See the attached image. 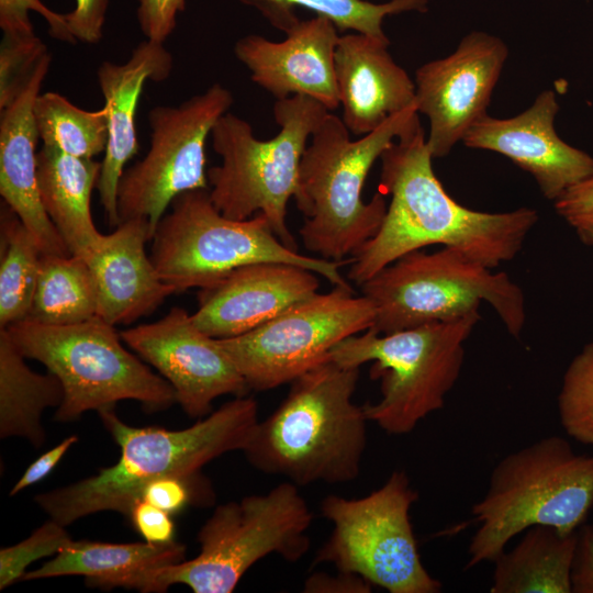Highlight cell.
<instances>
[{
	"label": "cell",
	"instance_id": "21",
	"mask_svg": "<svg viewBox=\"0 0 593 593\" xmlns=\"http://www.w3.org/2000/svg\"><path fill=\"white\" fill-rule=\"evenodd\" d=\"M172 70V56L164 43L145 40L123 64L104 60L97 77L108 111V143L97 183L100 203L110 226L120 224L118 186L126 163L138 152L136 111L147 80L167 79Z\"/></svg>",
	"mask_w": 593,
	"mask_h": 593
},
{
	"label": "cell",
	"instance_id": "4",
	"mask_svg": "<svg viewBox=\"0 0 593 593\" xmlns=\"http://www.w3.org/2000/svg\"><path fill=\"white\" fill-rule=\"evenodd\" d=\"M419 124L414 104L353 141L342 119L324 118L302 155L293 197L305 219L299 234L306 250L345 260L377 234L388 205L381 191L362 200L365 181L394 139Z\"/></svg>",
	"mask_w": 593,
	"mask_h": 593
},
{
	"label": "cell",
	"instance_id": "6",
	"mask_svg": "<svg viewBox=\"0 0 593 593\" xmlns=\"http://www.w3.org/2000/svg\"><path fill=\"white\" fill-rule=\"evenodd\" d=\"M312 521L298 485L289 481L265 494L221 504L198 532L200 552L194 558L143 571L132 590L166 592L174 584H183L194 593H231L269 555L291 563L301 560L310 549Z\"/></svg>",
	"mask_w": 593,
	"mask_h": 593
},
{
	"label": "cell",
	"instance_id": "30",
	"mask_svg": "<svg viewBox=\"0 0 593 593\" xmlns=\"http://www.w3.org/2000/svg\"><path fill=\"white\" fill-rule=\"evenodd\" d=\"M0 223V328H5L29 317L42 251L7 203L1 204Z\"/></svg>",
	"mask_w": 593,
	"mask_h": 593
},
{
	"label": "cell",
	"instance_id": "23",
	"mask_svg": "<svg viewBox=\"0 0 593 593\" xmlns=\"http://www.w3.org/2000/svg\"><path fill=\"white\" fill-rule=\"evenodd\" d=\"M150 239L148 221L131 219L103 235L86 260L97 286L98 316L113 326L149 315L176 293L146 255L145 244Z\"/></svg>",
	"mask_w": 593,
	"mask_h": 593
},
{
	"label": "cell",
	"instance_id": "38",
	"mask_svg": "<svg viewBox=\"0 0 593 593\" xmlns=\"http://www.w3.org/2000/svg\"><path fill=\"white\" fill-rule=\"evenodd\" d=\"M127 517L144 541L169 544L175 540L176 526L172 515L144 500H137L132 505Z\"/></svg>",
	"mask_w": 593,
	"mask_h": 593
},
{
	"label": "cell",
	"instance_id": "44",
	"mask_svg": "<svg viewBox=\"0 0 593 593\" xmlns=\"http://www.w3.org/2000/svg\"><path fill=\"white\" fill-rule=\"evenodd\" d=\"M580 239L586 245H593V222L575 228Z\"/></svg>",
	"mask_w": 593,
	"mask_h": 593
},
{
	"label": "cell",
	"instance_id": "27",
	"mask_svg": "<svg viewBox=\"0 0 593 593\" xmlns=\"http://www.w3.org/2000/svg\"><path fill=\"white\" fill-rule=\"evenodd\" d=\"M25 359L0 328V437H21L38 448L45 441L42 414L61 404L64 389L54 373H37Z\"/></svg>",
	"mask_w": 593,
	"mask_h": 593
},
{
	"label": "cell",
	"instance_id": "12",
	"mask_svg": "<svg viewBox=\"0 0 593 593\" xmlns=\"http://www.w3.org/2000/svg\"><path fill=\"white\" fill-rule=\"evenodd\" d=\"M418 493L404 471H393L377 490L359 499L327 495L320 505L333 530L313 566L361 577L390 593H437L441 583L424 567L410 519Z\"/></svg>",
	"mask_w": 593,
	"mask_h": 593
},
{
	"label": "cell",
	"instance_id": "42",
	"mask_svg": "<svg viewBox=\"0 0 593 593\" xmlns=\"http://www.w3.org/2000/svg\"><path fill=\"white\" fill-rule=\"evenodd\" d=\"M77 441V435L67 436L56 446L42 454L26 468L21 478L14 483L10 490V496L16 495L26 488L44 480Z\"/></svg>",
	"mask_w": 593,
	"mask_h": 593
},
{
	"label": "cell",
	"instance_id": "41",
	"mask_svg": "<svg viewBox=\"0 0 593 593\" xmlns=\"http://www.w3.org/2000/svg\"><path fill=\"white\" fill-rule=\"evenodd\" d=\"M571 584L572 593H593V525L578 529Z\"/></svg>",
	"mask_w": 593,
	"mask_h": 593
},
{
	"label": "cell",
	"instance_id": "15",
	"mask_svg": "<svg viewBox=\"0 0 593 593\" xmlns=\"http://www.w3.org/2000/svg\"><path fill=\"white\" fill-rule=\"evenodd\" d=\"M508 57L506 44L483 31L467 34L450 55L416 69L417 112L427 116L433 158L447 156L484 115Z\"/></svg>",
	"mask_w": 593,
	"mask_h": 593
},
{
	"label": "cell",
	"instance_id": "43",
	"mask_svg": "<svg viewBox=\"0 0 593 593\" xmlns=\"http://www.w3.org/2000/svg\"><path fill=\"white\" fill-rule=\"evenodd\" d=\"M305 593H369L371 584L357 574L337 571L336 575L312 573L304 582Z\"/></svg>",
	"mask_w": 593,
	"mask_h": 593
},
{
	"label": "cell",
	"instance_id": "13",
	"mask_svg": "<svg viewBox=\"0 0 593 593\" xmlns=\"http://www.w3.org/2000/svg\"><path fill=\"white\" fill-rule=\"evenodd\" d=\"M373 303L351 286H334L290 306L243 335L216 338L249 390L267 391L290 383L328 358L345 338L371 328Z\"/></svg>",
	"mask_w": 593,
	"mask_h": 593
},
{
	"label": "cell",
	"instance_id": "40",
	"mask_svg": "<svg viewBox=\"0 0 593 593\" xmlns=\"http://www.w3.org/2000/svg\"><path fill=\"white\" fill-rule=\"evenodd\" d=\"M553 205L574 228L593 222V175L564 191Z\"/></svg>",
	"mask_w": 593,
	"mask_h": 593
},
{
	"label": "cell",
	"instance_id": "19",
	"mask_svg": "<svg viewBox=\"0 0 593 593\" xmlns=\"http://www.w3.org/2000/svg\"><path fill=\"white\" fill-rule=\"evenodd\" d=\"M315 272L284 262H256L234 269L200 289L195 326L213 338L243 335L317 293Z\"/></svg>",
	"mask_w": 593,
	"mask_h": 593
},
{
	"label": "cell",
	"instance_id": "1",
	"mask_svg": "<svg viewBox=\"0 0 593 593\" xmlns=\"http://www.w3.org/2000/svg\"><path fill=\"white\" fill-rule=\"evenodd\" d=\"M432 159L421 124L383 152L379 191L391 201L377 234L351 257L348 280L360 287L403 255L434 244L452 247L489 268L518 254L538 221L537 211L470 210L445 191Z\"/></svg>",
	"mask_w": 593,
	"mask_h": 593
},
{
	"label": "cell",
	"instance_id": "22",
	"mask_svg": "<svg viewBox=\"0 0 593 593\" xmlns=\"http://www.w3.org/2000/svg\"><path fill=\"white\" fill-rule=\"evenodd\" d=\"M390 41L361 33L339 36L335 78L343 122L363 136L416 104L415 81L389 53Z\"/></svg>",
	"mask_w": 593,
	"mask_h": 593
},
{
	"label": "cell",
	"instance_id": "20",
	"mask_svg": "<svg viewBox=\"0 0 593 593\" xmlns=\"http://www.w3.org/2000/svg\"><path fill=\"white\" fill-rule=\"evenodd\" d=\"M47 53L16 98L0 110V194L34 236L43 255H71L41 201L37 184L40 139L34 102L49 70Z\"/></svg>",
	"mask_w": 593,
	"mask_h": 593
},
{
	"label": "cell",
	"instance_id": "29",
	"mask_svg": "<svg viewBox=\"0 0 593 593\" xmlns=\"http://www.w3.org/2000/svg\"><path fill=\"white\" fill-rule=\"evenodd\" d=\"M256 8L273 26L287 32L300 19L301 8L329 19L339 32L353 31L389 40L383 31L387 16L409 11L425 12L429 0H390L372 3L366 0H238Z\"/></svg>",
	"mask_w": 593,
	"mask_h": 593
},
{
	"label": "cell",
	"instance_id": "39",
	"mask_svg": "<svg viewBox=\"0 0 593 593\" xmlns=\"http://www.w3.org/2000/svg\"><path fill=\"white\" fill-rule=\"evenodd\" d=\"M109 0H76L75 9L65 13L76 42L96 44L102 40Z\"/></svg>",
	"mask_w": 593,
	"mask_h": 593
},
{
	"label": "cell",
	"instance_id": "16",
	"mask_svg": "<svg viewBox=\"0 0 593 593\" xmlns=\"http://www.w3.org/2000/svg\"><path fill=\"white\" fill-rule=\"evenodd\" d=\"M120 335L169 382L177 403L192 418L209 415L215 399L226 394L243 396L249 390L217 339L199 329L182 307L174 306L160 320Z\"/></svg>",
	"mask_w": 593,
	"mask_h": 593
},
{
	"label": "cell",
	"instance_id": "34",
	"mask_svg": "<svg viewBox=\"0 0 593 593\" xmlns=\"http://www.w3.org/2000/svg\"><path fill=\"white\" fill-rule=\"evenodd\" d=\"M49 53L36 35L3 37L0 46V110L9 105L32 76L40 60Z\"/></svg>",
	"mask_w": 593,
	"mask_h": 593
},
{
	"label": "cell",
	"instance_id": "28",
	"mask_svg": "<svg viewBox=\"0 0 593 593\" xmlns=\"http://www.w3.org/2000/svg\"><path fill=\"white\" fill-rule=\"evenodd\" d=\"M98 316V291L88 262L78 256L43 255L26 320L71 325Z\"/></svg>",
	"mask_w": 593,
	"mask_h": 593
},
{
	"label": "cell",
	"instance_id": "37",
	"mask_svg": "<svg viewBox=\"0 0 593 593\" xmlns=\"http://www.w3.org/2000/svg\"><path fill=\"white\" fill-rule=\"evenodd\" d=\"M184 7L186 0H138L136 15L146 40L165 43Z\"/></svg>",
	"mask_w": 593,
	"mask_h": 593
},
{
	"label": "cell",
	"instance_id": "32",
	"mask_svg": "<svg viewBox=\"0 0 593 593\" xmlns=\"http://www.w3.org/2000/svg\"><path fill=\"white\" fill-rule=\"evenodd\" d=\"M560 423L575 440L593 446V343L568 366L558 395Z\"/></svg>",
	"mask_w": 593,
	"mask_h": 593
},
{
	"label": "cell",
	"instance_id": "17",
	"mask_svg": "<svg viewBox=\"0 0 593 593\" xmlns=\"http://www.w3.org/2000/svg\"><path fill=\"white\" fill-rule=\"evenodd\" d=\"M559 103L553 90L541 91L516 116L485 113L462 138L465 146L499 153L527 171L547 200L593 175V156L566 143L555 128Z\"/></svg>",
	"mask_w": 593,
	"mask_h": 593
},
{
	"label": "cell",
	"instance_id": "33",
	"mask_svg": "<svg viewBox=\"0 0 593 593\" xmlns=\"http://www.w3.org/2000/svg\"><path fill=\"white\" fill-rule=\"evenodd\" d=\"M49 518L22 541L0 550V590L22 581L26 568L34 561L54 556L74 539L66 529Z\"/></svg>",
	"mask_w": 593,
	"mask_h": 593
},
{
	"label": "cell",
	"instance_id": "5",
	"mask_svg": "<svg viewBox=\"0 0 593 593\" xmlns=\"http://www.w3.org/2000/svg\"><path fill=\"white\" fill-rule=\"evenodd\" d=\"M593 507V456L549 436L504 457L493 469L484 496L472 506L479 524L466 569L491 561L508 541L536 525L574 533Z\"/></svg>",
	"mask_w": 593,
	"mask_h": 593
},
{
	"label": "cell",
	"instance_id": "25",
	"mask_svg": "<svg viewBox=\"0 0 593 593\" xmlns=\"http://www.w3.org/2000/svg\"><path fill=\"white\" fill-rule=\"evenodd\" d=\"M186 546L169 544H113L72 540L40 568L27 571L22 581L81 575L87 586L100 590H131L133 580L143 571L184 560Z\"/></svg>",
	"mask_w": 593,
	"mask_h": 593
},
{
	"label": "cell",
	"instance_id": "31",
	"mask_svg": "<svg viewBox=\"0 0 593 593\" xmlns=\"http://www.w3.org/2000/svg\"><path fill=\"white\" fill-rule=\"evenodd\" d=\"M34 120L44 146L65 154L93 159L105 152L108 111H88L57 92L40 93L34 102Z\"/></svg>",
	"mask_w": 593,
	"mask_h": 593
},
{
	"label": "cell",
	"instance_id": "11",
	"mask_svg": "<svg viewBox=\"0 0 593 593\" xmlns=\"http://www.w3.org/2000/svg\"><path fill=\"white\" fill-rule=\"evenodd\" d=\"M491 269L447 246L407 253L360 286L376 309L371 328L390 334L449 321L478 311L485 301L518 338L526 318L523 291L505 272Z\"/></svg>",
	"mask_w": 593,
	"mask_h": 593
},
{
	"label": "cell",
	"instance_id": "18",
	"mask_svg": "<svg viewBox=\"0 0 593 593\" xmlns=\"http://www.w3.org/2000/svg\"><path fill=\"white\" fill-rule=\"evenodd\" d=\"M284 33L280 42L244 36L235 43V56L249 70L250 79L277 100L306 96L329 111L337 109L335 49L340 35L336 25L315 15Z\"/></svg>",
	"mask_w": 593,
	"mask_h": 593
},
{
	"label": "cell",
	"instance_id": "35",
	"mask_svg": "<svg viewBox=\"0 0 593 593\" xmlns=\"http://www.w3.org/2000/svg\"><path fill=\"white\" fill-rule=\"evenodd\" d=\"M214 499L209 480L200 472L191 477L157 479L144 486L138 500L174 515L191 505H211Z\"/></svg>",
	"mask_w": 593,
	"mask_h": 593
},
{
	"label": "cell",
	"instance_id": "14",
	"mask_svg": "<svg viewBox=\"0 0 593 593\" xmlns=\"http://www.w3.org/2000/svg\"><path fill=\"white\" fill-rule=\"evenodd\" d=\"M232 92L213 83L178 105H158L148 114L150 144L145 157L124 170L118 186L120 223H157L179 194L209 189L205 143L219 119L233 104Z\"/></svg>",
	"mask_w": 593,
	"mask_h": 593
},
{
	"label": "cell",
	"instance_id": "24",
	"mask_svg": "<svg viewBox=\"0 0 593 593\" xmlns=\"http://www.w3.org/2000/svg\"><path fill=\"white\" fill-rule=\"evenodd\" d=\"M101 163L42 146L37 153V184L42 204L71 255L87 260L101 234L91 214Z\"/></svg>",
	"mask_w": 593,
	"mask_h": 593
},
{
	"label": "cell",
	"instance_id": "26",
	"mask_svg": "<svg viewBox=\"0 0 593 593\" xmlns=\"http://www.w3.org/2000/svg\"><path fill=\"white\" fill-rule=\"evenodd\" d=\"M578 530L561 534L551 526L526 529L521 541L495 563L491 593H572L571 570Z\"/></svg>",
	"mask_w": 593,
	"mask_h": 593
},
{
	"label": "cell",
	"instance_id": "36",
	"mask_svg": "<svg viewBox=\"0 0 593 593\" xmlns=\"http://www.w3.org/2000/svg\"><path fill=\"white\" fill-rule=\"evenodd\" d=\"M30 11H35L43 16L52 37L66 43H76L69 31L65 13L51 10L41 0H0V27L3 37L34 36V27L29 16Z\"/></svg>",
	"mask_w": 593,
	"mask_h": 593
},
{
	"label": "cell",
	"instance_id": "3",
	"mask_svg": "<svg viewBox=\"0 0 593 593\" xmlns=\"http://www.w3.org/2000/svg\"><path fill=\"white\" fill-rule=\"evenodd\" d=\"M358 380L359 368L329 358L292 380L284 400L257 422L243 449L249 465L298 486L357 479L369 422L353 400Z\"/></svg>",
	"mask_w": 593,
	"mask_h": 593
},
{
	"label": "cell",
	"instance_id": "2",
	"mask_svg": "<svg viewBox=\"0 0 593 593\" xmlns=\"http://www.w3.org/2000/svg\"><path fill=\"white\" fill-rule=\"evenodd\" d=\"M121 455L94 475L35 495L49 518L64 526L88 515L114 511L128 516L144 486L165 477H191L212 460L245 448L258 419L251 396H235L183 429L133 427L114 412H98Z\"/></svg>",
	"mask_w": 593,
	"mask_h": 593
},
{
	"label": "cell",
	"instance_id": "9",
	"mask_svg": "<svg viewBox=\"0 0 593 593\" xmlns=\"http://www.w3.org/2000/svg\"><path fill=\"white\" fill-rule=\"evenodd\" d=\"M156 225L150 259L160 277L177 292L206 288L234 269L256 262H284L306 268L333 286L349 282L339 268L348 260L302 255L284 246L262 213L247 220L224 216L209 189L177 195Z\"/></svg>",
	"mask_w": 593,
	"mask_h": 593
},
{
	"label": "cell",
	"instance_id": "8",
	"mask_svg": "<svg viewBox=\"0 0 593 593\" xmlns=\"http://www.w3.org/2000/svg\"><path fill=\"white\" fill-rule=\"evenodd\" d=\"M480 320L478 311L390 334L369 328L338 343L328 358L344 367L373 361L370 377L381 396L363 404L369 422L390 435L411 433L443 407L465 359V343Z\"/></svg>",
	"mask_w": 593,
	"mask_h": 593
},
{
	"label": "cell",
	"instance_id": "10",
	"mask_svg": "<svg viewBox=\"0 0 593 593\" xmlns=\"http://www.w3.org/2000/svg\"><path fill=\"white\" fill-rule=\"evenodd\" d=\"M4 329L25 358L43 363L61 382L57 422L114 409L123 400L139 402L146 412L164 411L177 402L169 382L127 350L120 333L100 316L71 325L23 320Z\"/></svg>",
	"mask_w": 593,
	"mask_h": 593
},
{
	"label": "cell",
	"instance_id": "7",
	"mask_svg": "<svg viewBox=\"0 0 593 593\" xmlns=\"http://www.w3.org/2000/svg\"><path fill=\"white\" fill-rule=\"evenodd\" d=\"M329 112L306 96L277 100L273 115L280 131L267 141L256 138L244 119L228 112L222 115L211 132L212 147L222 161L206 170L215 208L233 220L262 213L279 240L298 251L287 224V205L296 191L307 139Z\"/></svg>",
	"mask_w": 593,
	"mask_h": 593
}]
</instances>
